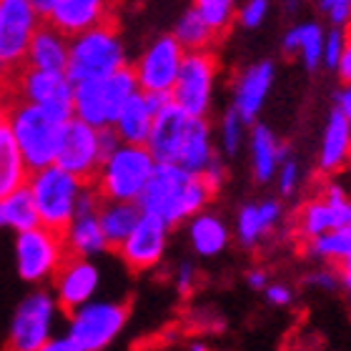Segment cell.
I'll list each match as a JSON object with an SVG mask.
<instances>
[{
	"label": "cell",
	"instance_id": "cell-1",
	"mask_svg": "<svg viewBox=\"0 0 351 351\" xmlns=\"http://www.w3.org/2000/svg\"><path fill=\"white\" fill-rule=\"evenodd\" d=\"M211 196L213 191L206 186L201 173H191L176 163H156L154 173L136 204L141 213L156 216L166 226H176L204 211Z\"/></svg>",
	"mask_w": 351,
	"mask_h": 351
},
{
	"label": "cell",
	"instance_id": "cell-2",
	"mask_svg": "<svg viewBox=\"0 0 351 351\" xmlns=\"http://www.w3.org/2000/svg\"><path fill=\"white\" fill-rule=\"evenodd\" d=\"M5 103H8L5 125L8 131H10V136H13L15 146L21 148L28 169L36 171L56 163V154H58L60 136H63L66 121L48 113L40 106L18 101V98H8L5 95Z\"/></svg>",
	"mask_w": 351,
	"mask_h": 351
},
{
	"label": "cell",
	"instance_id": "cell-3",
	"mask_svg": "<svg viewBox=\"0 0 351 351\" xmlns=\"http://www.w3.org/2000/svg\"><path fill=\"white\" fill-rule=\"evenodd\" d=\"M125 66H128L125 45L113 21H106L95 28H88L78 36L68 38L66 75L73 86L106 78Z\"/></svg>",
	"mask_w": 351,
	"mask_h": 351
},
{
	"label": "cell",
	"instance_id": "cell-4",
	"mask_svg": "<svg viewBox=\"0 0 351 351\" xmlns=\"http://www.w3.org/2000/svg\"><path fill=\"white\" fill-rule=\"evenodd\" d=\"M86 181L75 178L73 173L63 171L56 163L30 171L25 189H28L33 206H36L38 223L63 234L73 219L78 198L86 191Z\"/></svg>",
	"mask_w": 351,
	"mask_h": 351
},
{
	"label": "cell",
	"instance_id": "cell-5",
	"mask_svg": "<svg viewBox=\"0 0 351 351\" xmlns=\"http://www.w3.org/2000/svg\"><path fill=\"white\" fill-rule=\"evenodd\" d=\"M154 169L156 158L146 146L118 143L113 154L101 163L90 186L106 201H138Z\"/></svg>",
	"mask_w": 351,
	"mask_h": 351
},
{
	"label": "cell",
	"instance_id": "cell-6",
	"mask_svg": "<svg viewBox=\"0 0 351 351\" xmlns=\"http://www.w3.org/2000/svg\"><path fill=\"white\" fill-rule=\"evenodd\" d=\"M138 90L131 66L95 81L73 86V118L93 128H113L125 101Z\"/></svg>",
	"mask_w": 351,
	"mask_h": 351
},
{
	"label": "cell",
	"instance_id": "cell-7",
	"mask_svg": "<svg viewBox=\"0 0 351 351\" xmlns=\"http://www.w3.org/2000/svg\"><path fill=\"white\" fill-rule=\"evenodd\" d=\"M118 143L121 141L113 128H93L78 118H68L63 125L58 154H56V166L90 183L101 163L113 154Z\"/></svg>",
	"mask_w": 351,
	"mask_h": 351
},
{
	"label": "cell",
	"instance_id": "cell-8",
	"mask_svg": "<svg viewBox=\"0 0 351 351\" xmlns=\"http://www.w3.org/2000/svg\"><path fill=\"white\" fill-rule=\"evenodd\" d=\"M43 18L30 0H0V83L13 78L25 66L30 38Z\"/></svg>",
	"mask_w": 351,
	"mask_h": 351
},
{
	"label": "cell",
	"instance_id": "cell-9",
	"mask_svg": "<svg viewBox=\"0 0 351 351\" xmlns=\"http://www.w3.org/2000/svg\"><path fill=\"white\" fill-rule=\"evenodd\" d=\"M216 75H219V60L211 51L186 53L169 93L171 103H176L186 116L206 118V113L211 110Z\"/></svg>",
	"mask_w": 351,
	"mask_h": 351
},
{
	"label": "cell",
	"instance_id": "cell-10",
	"mask_svg": "<svg viewBox=\"0 0 351 351\" xmlns=\"http://www.w3.org/2000/svg\"><path fill=\"white\" fill-rule=\"evenodd\" d=\"M3 93L8 98L40 106L63 121L73 118V83L68 81L66 73H51V71H36V68L23 66L5 83Z\"/></svg>",
	"mask_w": 351,
	"mask_h": 351
},
{
	"label": "cell",
	"instance_id": "cell-11",
	"mask_svg": "<svg viewBox=\"0 0 351 351\" xmlns=\"http://www.w3.org/2000/svg\"><path fill=\"white\" fill-rule=\"evenodd\" d=\"M128 319V306L121 301H88L71 311L68 339L81 351H103L121 334Z\"/></svg>",
	"mask_w": 351,
	"mask_h": 351
},
{
	"label": "cell",
	"instance_id": "cell-12",
	"mask_svg": "<svg viewBox=\"0 0 351 351\" xmlns=\"http://www.w3.org/2000/svg\"><path fill=\"white\" fill-rule=\"evenodd\" d=\"M68 251L63 234L48 226H33L18 234L15 241V263L23 281H45L56 276L60 263L66 261Z\"/></svg>",
	"mask_w": 351,
	"mask_h": 351
},
{
	"label": "cell",
	"instance_id": "cell-13",
	"mask_svg": "<svg viewBox=\"0 0 351 351\" xmlns=\"http://www.w3.org/2000/svg\"><path fill=\"white\" fill-rule=\"evenodd\" d=\"M186 56L178 40L173 36H158L146 45V51L141 53L136 66L131 68L138 83V90L143 93H158L169 95L176 83L181 60Z\"/></svg>",
	"mask_w": 351,
	"mask_h": 351
},
{
	"label": "cell",
	"instance_id": "cell-14",
	"mask_svg": "<svg viewBox=\"0 0 351 351\" xmlns=\"http://www.w3.org/2000/svg\"><path fill=\"white\" fill-rule=\"evenodd\" d=\"M56 301L45 291H38L23 301L10 324L5 351H36L51 339Z\"/></svg>",
	"mask_w": 351,
	"mask_h": 351
},
{
	"label": "cell",
	"instance_id": "cell-15",
	"mask_svg": "<svg viewBox=\"0 0 351 351\" xmlns=\"http://www.w3.org/2000/svg\"><path fill=\"white\" fill-rule=\"evenodd\" d=\"M166 241H169V226L158 221L156 216L141 213L136 226L123 241L118 243V256L131 271H148L156 263H161L166 254Z\"/></svg>",
	"mask_w": 351,
	"mask_h": 351
},
{
	"label": "cell",
	"instance_id": "cell-16",
	"mask_svg": "<svg viewBox=\"0 0 351 351\" xmlns=\"http://www.w3.org/2000/svg\"><path fill=\"white\" fill-rule=\"evenodd\" d=\"M98 201L101 196L95 193V189L88 183L86 191L78 198L75 213L71 223L63 231V241H66V251L71 256H95L101 251L108 249V241L103 236V228L98 223Z\"/></svg>",
	"mask_w": 351,
	"mask_h": 351
},
{
	"label": "cell",
	"instance_id": "cell-17",
	"mask_svg": "<svg viewBox=\"0 0 351 351\" xmlns=\"http://www.w3.org/2000/svg\"><path fill=\"white\" fill-rule=\"evenodd\" d=\"M351 223V198L337 183H331L322 196L308 201L299 213V234L304 239L322 236L331 228L349 226Z\"/></svg>",
	"mask_w": 351,
	"mask_h": 351
},
{
	"label": "cell",
	"instance_id": "cell-18",
	"mask_svg": "<svg viewBox=\"0 0 351 351\" xmlns=\"http://www.w3.org/2000/svg\"><path fill=\"white\" fill-rule=\"evenodd\" d=\"M189 121L191 116H186L176 103H171V98L158 108L154 125H151V133L146 138V148L151 151L156 163L178 161L183 138H186V131H189Z\"/></svg>",
	"mask_w": 351,
	"mask_h": 351
},
{
	"label": "cell",
	"instance_id": "cell-19",
	"mask_svg": "<svg viewBox=\"0 0 351 351\" xmlns=\"http://www.w3.org/2000/svg\"><path fill=\"white\" fill-rule=\"evenodd\" d=\"M98 289V269L83 256H71L60 263L56 271V299L63 311H75L78 306L88 304Z\"/></svg>",
	"mask_w": 351,
	"mask_h": 351
},
{
	"label": "cell",
	"instance_id": "cell-20",
	"mask_svg": "<svg viewBox=\"0 0 351 351\" xmlns=\"http://www.w3.org/2000/svg\"><path fill=\"white\" fill-rule=\"evenodd\" d=\"M43 21L63 36L73 38L83 30L113 21V0H56Z\"/></svg>",
	"mask_w": 351,
	"mask_h": 351
},
{
	"label": "cell",
	"instance_id": "cell-21",
	"mask_svg": "<svg viewBox=\"0 0 351 351\" xmlns=\"http://www.w3.org/2000/svg\"><path fill=\"white\" fill-rule=\"evenodd\" d=\"M166 101H169V95L136 90L125 101V106L121 108V113L116 118V123H113L118 141L121 143H133V146H146V138L148 133H151L156 113H158V108Z\"/></svg>",
	"mask_w": 351,
	"mask_h": 351
},
{
	"label": "cell",
	"instance_id": "cell-22",
	"mask_svg": "<svg viewBox=\"0 0 351 351\" xmlns=\"http://www.w3.org/2000/svg\"><path fill=\"white\" fill-rule=\"evenodd\" d=\"M274 75H276L274 63L258 60V63L246 68L239 75V81L234 83V106L231 108L241 116L243 123H254L256 116L261 113L271 86H274Z\"/></svg>",
	"mask_w": 351,
	"mask_h": 351
},
{
	"label": "cell",
	"instance_id": "cell-23",
	"mask_svg": "<svg viewBox=\"0 0 351 351\" xmlns=\"http://www.w3.org/2000/svg\"><path fill=\"white\" fill-rule=\"evenodd\" d=\"M68 63V36L56 30L48 23H40L30 38L25 66L36 71H51V73H66Z\"/></svg>",
	"mask_w": 351,
	"mask_h": 351
},
{
	"label": "cell",
	"instance_id": "cell-24",
	"mask_svg": "<svg viewBox=\"0 0 351 351\" xmlns=\"http://www.w3.org/2000/svg\"><path fill=\"white\" fill-rule=\"evenodd\" d=\"M281 221V204L278 201H258V204H246L239 211L236 221V239L241 246L254 249L266 239V236L278 226Z\"/></svg>",
	"mask_w": 351,
	"mask_h": 351
},
{
	"label": "cell",
	"instance_id": "cell-25",
	"mask_svg": "<svg viewBox=\"0 0 351 351\" xmlns=\"http://www.w3.org/2000/svg\"><path fill=\"white\" fill-rule=\"evenodd\" d=\"M351 161V125L337 108L331 110L319 148V171L322 173H339Z\"/></svg>",
	"mask_w": 351,
	"mask_h": 351
},
{
	"label": "cell",
	"instance_id": "cell-26",
	"mask_svg": "<svg viewBox=\"0 0 351 351\" xmlns=\"http://www.w3.org/2000/svg\"><path fill=\"white\" fill-rule=\"evenodd\" d=\"M249 146H251V169H254V176H256V181L266 183L271 181L274 176H276L278 163L284 161L289 151L286 146L278 143V138L274 136L271 128L266 125L256 123L251 128V136H249Z\"/></svg>",
	"mask_w": 351,
	"mask_h": 351
},
{
	"label": "cell",
	"instance_id": "cell-27",
	"mask_svg": "<svg viewBox=\"0 0 351 351\" xmlns=\"http://www.w3.org/2000/svg\"><path fill=\"white\" fill-rule=\"evenodd\" d=\"M213 158V141H211V125L206 118H193L189 121V131L183 138L181 154L176 166L191 171V173H201V171L211 163Z\"/></svg>",
	"mask_w": 351,
	"mask_h": 351
},
{
	"label": "cell",
	"instance_id": "cell-28",
	"mask_svg": "<svg viewBox=\"0 0 351 351\" xmlns=\"http://www.w3.org/2000/svg\"><path fill=\"white\" fill-rule=\"evenodd\" d=\"M138 219L141 208L136 201H106V198L98 201V223H101L108 246L113 249L131 234Z\"/></svg>",
	"mask_w": 351,
	"mask_h": 351
},
{
	"label": "cell",
	"instance_id": "cell-29",
	"mask_svg": "<svg viewBox=\"0 0 351 351\" xmlns=\"http://www.w3.org/2000/svg\"><path fill=\"white\" fill-rule=\"evenodd\" d=\"M189 236H191V246L196 251L198 256H219L221 251L226 249L228 241H231V234H228V226L219 216H213V213H196L193 219H191V226H189Z\"/></svg>",
	"mask_w": 351,
	"mask_h": 351
},
{
	"label": "cell",
	"instance_id": "cell-30",
	"mask_svg": "<svg viewBox=\"0 0 351 351\" xmlns=\"http://www.w3.org/2000/svg\"><path fill=\"white\" fill-rule=\"evenodd\" d=\"M284 53L286 56H299L308 71H316L322 66V45L324 30L316 23H301L286 30L284 36Z\"/></svg>",
	"mask_w": 351,
	"mask_h": 351
},
{
	"label": "cell",
	"instance_id": "cell-31",
	"mask_svg": "<svg viewBox=\"0 0 351 351\" xmlns=\"http://www.w3.org/2000/svg\"><path fill=\"white\" fill-rule=\"evenodd\" d=\"M30 169L23 158L21 148L15 146L8 125L0 131V198L10 196L13 191L23 189L28 181Z\"/></svg>",
	"mask_w": 351,
	"mask_h": 351
},
{
	"label": "cell",
	"instance_id": "cell-32",
	"mask_svg": "<svg viewBox=\"0 0 351 351\" xmlns=\"http://www.w3.org/2000/svg\"><path fill=\"white\" fill-rule=\"evenodd\" d=\"M306 254L324 263H341L351 256V223L331 228L326 234L314 236L306 241Z\"/></svg>",
	"mask_w": 351,
	"mask_h": 351
},
{
	"label": "cell",
	"instance_id": "cell-33",
	"mask_svg": "<svg viewBox=\"0 0 351 351\" xmlns=\"http://www.w3.org/2000/svg\"><path fill=\"white\" fill-rule=\"evenodd\" d=\"M171 36L178 40V45H181L186 53L211 51V43L219 38L208 25H206V21L193 10V8H189V10L176 21V28Z\"/></svg>",
	"mask_w": 351,
	"mask_h": 351
},
{
	"label": "cell",
	"instance_id": "cell-34",
	"mask_svg": "<svg viewBox=\"0 0 351 351\" xmlns=\"http://www.w3.org/2000/svg\"><path fill=\"white\" fill-rule=\"evenodd\" d=\"M0 226H10L18 234L38 226L36 206H33V198H30L25 186L13 191L10 196L0 198Z\"/></svg>",
	"mask_w": 351,
	"mask_h": 351
},
{
	"label": "cell",
	"instance_id": "cell-35",
	"mask_svg": "<svg viewBox=\"0 0 351 351\" xmlns=\"http://www.w3.org/2000/svg\"><path fill=\"white\" fill-rule=\"evenodd\" d=\"M193 10L216 36L226 33L236 21V0H193Z\"/></svg>",
	"mask_w": 351,
	"mask_h": 351
},
{
	"label": "cell",
	"instance_id": "cell-36",
	"mask_svg": "<svg viewBox=\"0 0 351 351\" xmlns=\"http://www.w3.org/2000/svg\"><path fill=\"white\" fill-rule=\"evenodd\" d=\"M243 121L241 116L236 113L234 108L226 110V116L221 121V146L226 151V156H236L239 154V148L243 143Z\"/></svg>",
	"mask_w": 351,
	"mask_h": 351
},
{
	"label": "cell",
	"instance_id": "cell-37",
	"mask_svg": "<svg viewBox=\"0 0 351 351\" xmlns=\"http://www.w3.org/2000/svg\"><path fill=\"white\" fill-rule=\"evenodd\" d=\"M346 28H331L324 33V45H322V66L326 68H337L339 56L344 51L346 43Z\"/></svg>",
	"mask_w": 351,
	"mask_h": 351
},
{
	"label": "cell",
	"instance_id": "cell-38",
	"mask_svg": "<svg viewBox=\"0 0 351 351\" xmlns=\"http://www.w3.org/2000/svg\"><path fill=\"white\" fill-rule=\"evenodd\" d=\"M269 15V0H246L241 8H236V18L243 28H258Z\"/></svg>",
	"mask_w": 351,
	"mask_h": 351
},
{
	"label": "cell",
	"instance_id": "cell-39",
	"mask_svg": "<svg viewBox=\"0 0 351 351\" xmlns=\"http://www.w3.org/2000/svg\"><path fill=\"white\" fill-rule=\"evenodd\" d=\"M276 183H278L281 196H291L293 191L299 189V163L286 156L276 169Z\"/></svg>",
	"mask_w": 351,
	"mask_h": 351
},
{
	"label": "cell",
	"instance_id": "cell-40",
	"mask_svg": "<svg viewBox=\"0 0 351 351\" xmlns=\"http://www.w3.org/2000/svg\"><path fill=\"white\" fill-rule=\"evenodd\" d=\"M329 15L334 28H349L351 25V0H331L329 8L324 10Z\"/></svg>",
	"mask_w": 351,
	"mask_h": 351
},
{
	"label": "cell",
	"instance_id": "cell-41",
	"mask_svg": "<svg viewBox=\"0 0 351 351\" xmlns=\"http://www.w3.org/2000/svg\"><path fill=\"white\" fill-rule=\"evenodd\" d=\"M306 284L314 286V289H322V291H334L339 286V274L334 269H319L314 274H308Z\"/></svg>",
	"mask_w": 351,
	"mask_h": 351
},
{
	"label": "cell",
	"instance_id": "cell-42",
	"mask_svg": "<svg viewBox=\"0 0 351 351\" xmlns=\"http://www.w3.org/2000/svg\"><path fill=\"white\" fill-rule=\"evenodd\" d=\"M201 178H204L206 186H208V189H211L213 193H216V191L221 189V183H223V178H226V169H223V163H221L219 158L213 156L211 163H208V166H206V169L201 171Z\"/></svg>",
	"mask_w": 351,
	"mask_h": 351
},
{
	"label": "cell",
	"instance_id": "cell-43",
	"mask_svg": "<svg viewBox=\"0 0 351 351\" xmlns=\"http://www.w3.org/2000/svg\"><path fill=\"white\" fill-rule=\"evenodd\" d=\"M196 276H198V271L193 263H181V266H178V271H176V286H178V291H181L183 296H189V293L193 291Z\"/></svg>",
	"mask_w": 351,
	"mask_h": 351
},
{
	"label": "cell",
	"instance_id": "cell-44",
	"mask_svg": "<svg viewBox=\"0 0 351 351\" xmlns=\"http://www.w3.org/2000/svg\"><path fill=\"white\" fill-rule=\"evenodd\" d=\"M263 291H266L269 304H274V306H289L293 301V291L286 284H269Z\"/></svg>",
	"mask_w": 351,
	"mask_h": 351
},
{
	"label": "cell",
	"instance_id": "cell-45",
	"mask_svg": "<svg viewBox=\"0 0 351 351\" xmlns=\"http://www.w3.org/2000/svg\"><path fill=\"white\" fill-rule=\"evenodd\" d=\"M339 73V78L344 83H351V33H346V43H344V51L339 56V63L334 68Z\"/></svg>",
	"mask_w": 351,
	"mask_h": 351
},
{
	"label": "cell",
	"instance_id": "cell-46",
	"mask_svg": "<svg viewBox=\"0 0 351 351\" xmlns=\"http://www.w3.org/2000/svg\"><path fill=\"white\" fill-rule=\"evenodd\" d=\"M337 110L344 116V121L351 125V83H346L344 90L337 95Z\"/></svg>",
	"mask_w": 351,
	"mask_h": 351
},
{
	"label": "cell",
	"instance_id": "cell-47",
	"mask_svg": "<svg viewBox=\"0 0 351 351\" xmlns=\"http://www.w3.org/2000/svg\"><path fill=\"white\" fill-rule=\"evenodd\" d=\"M339 284L351 293V256L339 263Z\"/></svg>",
	"mask_w": 351,
	"mask_h": 351
},
{
	"label": "cell",
	"instance_id": "cell-48",
	"mask_svg": "<svg viewBox=\"0 0 351 351\" xmlns=\"http://www.w3.org/2000/svg\"><path fill=\"white\" fill-rule=\"evenodd\" d=\"M249 284H251V289H266V286H269V276H266V271L263 269L249 271Z\"/></svg>",
	"mask_w": 351,
	"mask_h": 351
},
{
	"label": "cell",
	"instance_id": "cell-49",
	"mask_svg": "<svg viewBox=\"0 0 351 351\" xmlns=\"http://www.w3.org/2000/svg\"><path fill=\"white\" fill-rule=\"evenodd\" d=\"M30 3H33V8L38 10L40 18H45V15L51 13V8L56 5V0H30Z\"/></svg>",
	"mask_w": 351,
	"mask_h": 351
},
{
	"label": "cell",
	"instance_id": "cell-50",
	"mask_svg": "<svg viewBox=\"0 0 351 351\" xmlns=\"http://www.w3.org/2000/svg\"><path fill=\"white\" fill-rule=\"evenodd\" d=\"M5 116H8V103H5V95H0V131L5 128Z\"/></svg>",
	"mask_w": 351,
	"mask_h": 351
},
{
	"label": "cell",
	"instance_id": "cell-51",
	"mask_svg": "<svg viewBox=\"0 0 351 351\" xmlns=\"http://www.w3.org/2000/svg\"><path fill=\"white\" fill-rule=\"evenodd\" d=\"M191 351H208V346H206L204 341H193V344H191Z\"/></svg>",
	"mask_w": 351,
	"mask_h": 351
},
{
	"label": "cell",
	"instance_id": "cell-52",
	"mask_svg": "<svg viewBox=\"0 0 351 351\" xmlns=\"http://www.w3.org/2000/svg\"><path fill=\"white\" fill-rule=\"evenodd\" d=\"M329 3H331V0H319V8H322V10H326V8H329Z\"/></svg>",
	"mask_w": 351,
	"mask_h": 351
},
{
	"label": "cell",
	"instance_id": "cell-53",
	"mask_svg": "<svg viewBox=\"0 0 351 351\" xmlns=\"http://www.w3.org/2000/svg\"><path fill=\"white\" fill-rule=\"evenodd\" d=\"M0 95H3V83H0Z\"/></svg>",
	"mask_w": 351,
	"mask_h": 351
}]
</instances>
